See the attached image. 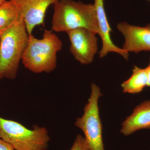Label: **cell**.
Listing matches in <instances>:
<instances>
[{"mask_svg": "<svg viewBox=\"0 0 150 150\" xmlns=\"http://www.w3.org/2000/svg\"><path fill=\"white\" fill-rule=\"evenodd\" d=\"M52 30L67 33L79 28L99 34L96 11L94 4L74 0H59L54 5Z\"/></svg>", "mask_w": 150, "mask_h": 150, "instance_id": "cell-1", "label": "cell"}, {"mask_svg": "<svg viewBox=\"0 0 150 150\" xmlns=\"http://www.w3.org/2000/svg\"><path fill=\"white\" fill-rule=\"evenodd\" d=\"M28 37L22 15L18 20L0 33V79L13 80L16 77Z\"/></svg>", "mask_w": 150, "mask_h": 150, "instance_id": "cell-2", "label": "cell"}, {"mask_svg": "<svg viewBox=\"0 0 150 150\" xmlns=\"http://www.w3.org/2000/svg\"><path fill=\"white\" fill-rule=\"evenodd\" d=\"M41 39L29 35L28 42L22 58L26 69L35 74L51 73L57 67L58 52L63 43L52 30H45Z\"/></svg>", "mask_w": 150, "mask_h": 150, "instance_id": "cell-3", "label": "cell"}, {"mask_svg": "<svg viewBox=\"0 0 150 150\" xmlns=\"http://www.w3.org/2000/svg\"><path fill=\"white\" fill-rule=\"evenodd\" d=\"M0 138L15 150H47L50 137L47 129L35 125L32 129L0 116Z\"/></svg>", "mask_w": 150, "mask_h": 150, "instance_id": "cell-4", "label": "cell"}, {"mask_svg": "<svg viewBox=\"0 0 150 150\" xmlns=\"http://www.w3.org/2000/svg\"><path fill=\"white\" fill-rule=\"evenodd\" d=\"M91 88L90 97L84 108L83 115L77 118L75 124L83 132L91 150H104L98 105V99L102 94L96 84H91Z\"/></svg>", "mask_w": 150, "mask_h": 150, "instance_id": "cell-5", "label": "cell"}, {"mask_svg": "<svg viewBox=\"0 0 150 150\" xmlns=\"http://www.w3.org/2000/svg\"><path fill=\"white\" fill-rule=\"evenodd\" d=\"M67 33L71 43L70 52L76 60L82 64L92 63L98 51L97 34L83 28L73 30Z\"/></svg>", "mask_w": 150, "mask_h": 150, "instance_id": "cell-6", "label": "cell"}, {"mask_svg": "<svg viewBox=\"0 0 150 150\" xmlns=\"http://www.w3.org/2000/svg\"><path fill=\"white\" fill-rule=\"evenodd\" d=\"M117 28L124 36L122 49L128 53L150 51V23L144 26L132 25L126 22L118 23Z\"/></svg>", "mask_w": 150, "mask_h": 150, "instance_id": "cell-7", "label": "cell"}, {"mask_svg": "<svg viewBox=\"0 0 150 150\" xmlns=\"http://www.w3.org/2000/svg\"><path fill=\"white\" fill-rule=\"evenodd\" d=\"M59 0H17L25 23L28 35H32L35 26L44 24L48 7Z\"/></svg>", "mask_w": 150, "mask_h": 150, "instance_id": "cell-8", "label": "cell"}, {"mask_svg": "<svg viewBox=\"0 0 150 150\" xmlns=\"http://www.w3.org/2000/svg\"><path fill=\"white\" fill-rule=\"evenodd\" d=\"M93 4L96 11L99 29L98 35L101 38L102 42V48L99 53L100 58H104L110 52H115L121 55L126 60H128L129 53L116 46L111 40L110 33L112 30L105 13L104 0H94Z\"/></svg>", "mask_w": 150, "mask_h": 150, "instance_id": "cell-9", "label": "cell"}, {"mask_svg": "<svg viewBox=\"0 0 150 150\" xmlns=\"http://www.w3.org/2000/svg\"><path fill=\"white\" fill-rule=\"evenodd\" d=\"M150 129V100L134 108L132 114L122 123L121 132L127 136L141 129Z\"/></svg>", "mask_w": 150, "mask_h": 150, "instance_id": "cell-10", "label": "cell"}, {"mask_svg": "<svg viewBox=\"0 0 150 150\" xmlns=\"http://www.w3.org/2000/svg\"><path fill=\"white\" fill-rule=\"evenodd\" d=\"M148 76L146 68L135 66L130 78L121 84L124 93L136 94L141 92L147 86Z\"/></svg>", "mask_w": 150, "mask_h": 150, "instance_id": "cell-11", "label": "cell"}, {"mask_svg": "<svg viewBox=\"0 0 150 150\" xmlns=\"http://www.w3.org/2000/svg\"><path fill=\"white\" fill-rule=\"evenodd\" d=\"M21 15L16 1H6L0 6V33L18 20Z\"/></svg>", "mask_w": 150, "mask_h": 150, "instance_id": "cell-12", "label": "cell"}, {"mask_svg": "<svg viewBox=\"0 0 150 150\" xmlns=\"http://www.w3.org/2000/svg\"><path fill=\"white\" fill-rule=\"evenodd\" d=\"M70 150H91L85 137L80 134L77 135L72 146Z\"/></svg>", "mask_w": 150, "mask_h": 150, "instance_id": "cell-13", "label": "cell"}, {"mask_svg": "<svg viewBox=\"0 0 150 150\" xmlns=\"http://www.w3.org/2000/svg\"><path fill=\"white\" fill-rule=\"evenodd\" d=\"M0 150H15L11 145L0 138Z\"/></svg>", "mask_w": 150, "mask_h": 150, "instance_id": "cell-14", "label": "cell"}, {"mask_svg": "<svg viewBox=\"0 0 150 150\" xmlns=\"http://www.w3.org/2000/svg\"><path fill=\"white\" fill-rule=\"evenodd\" d=\"M146 71L147 74L148 76V84L147 86L150 87V62L149 64L147 67L146 68Z\"/></svg>", "mask_w": 150, "mask_h": 150, "instance_id": "cell-15", "label": "cell"}, {"mask_svg": "<svg viewBox=\"0 0 150 150\" xmlns=\"http://www.w3.org/2000/svg\"><path fill=\"white\" fill-rule=\"evenodd\" d=\"M6 1V0H0V6L1 5Z\"/></svg>", "mask_w": 150, "mask_h": 150, "instance_id": "cell-16", "label": "cell"}, {"mask_svg": "<svg viewBox=\"0 0 150 150\" xmlns=\"http://www.w3.org/2000/svg\"><path fill=\"white\" fill-rule=\"evenodd\" d=\"M9 1H16L17 0H9Z\"/></svg>", "mask_w": 150, "mask_h": 150, "instance_id": "cell-17", "label": "cell"}]
</instances>
